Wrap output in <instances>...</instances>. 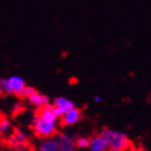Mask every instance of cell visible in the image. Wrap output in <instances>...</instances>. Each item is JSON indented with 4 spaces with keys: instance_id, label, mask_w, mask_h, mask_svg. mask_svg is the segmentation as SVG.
<instances>
[{
    "instance_id": "ffe728a7",
    "label": "cell",
    "mask_w": 151,
    "mask_h": 151,
    "mask_svg": "<svg viewBox=\"0 0 151 151\" xmlns=\"http://www.w3.org/2000/svg\"><path fill=\"white\" fill-rule=\"evenodd\" d=\"M3 94V91H2V86H1V84H0V95Z\"/></svg>"
},
{
    "instance_id": "6da1fadb",
    "label": "cell",
    "mask_w": 151,
    "mask_h": 151,
    "mask_svg": "<svg viewBox=\"0 0 151 151\" xmlns=\"http://www.w3.org/2000/svg\"><path fill=\"white\" fill-rule=\"evenodd\" d=\"M99 135L104 138L108 149H118L124 151H131L133 149L132 142L129 140L125 133L105 127L101 129Z\"/></svg>"
},
{
    "instance_id": "44dd1931",
    "label": "cell",
    "mask_w": 151,
    "mask_h": 151,
    "mask_svg": "<svg viewBox=\"0 0 151 151\" xmlns=\"http://www.w3.org/2000/svg\"><path fill=\"white\" fill-rule=\"evenodd\" d=\"M109 151H124V150H118V149H109Z\"/></svg>"
},
{
    "instance_id": "8992f818",
    "label": "cell",
    "mask_w": 151,
    "mask_h": 151,
    "mask_svg": "<svg viewBox=\"0 0 151 151\" xmlns=\"http://www.w3.org/2000/svg\"><path fill=\"white\" fill-rule=\"evenodd\" d=\"M53 107H54L55 112H56L57 116L60 118L64 113L67 112V111L70 110L71 108L75 107V104H73V101H70L68 98L64 97V96H60V97L55 98Z\"/></svg>"
},
{
    "instance_id": "52a82bcc",
    "label": "cell",
    "mask_w": 151,
    "mask_h": 151,
    "mask_svg": "<svg viewBox=\"0 0 151 151\" xmlns=\"http://www.w3.org/2000/svg\"><path fill=\"white\" fill-rule=\"evenodd\" d=\"M88 149L90 151H107L108 147L105 142L104 138L99 134L93 135L91 138H88Z\"/></svg>"
},
{
    "instance_id": "4fadbf2b",
    "label": "cell",
    "mask_w": 151,
    "mask_h": 151,
    "mask_svg": "<svg viewBox=\"0 0 151 151\" xmlns=\"http://www.w3.org/2000/svg\"><path fill=\"white\" fill-rule=\"evenodd\" d=\"M75 144L77 148L80 149H85L88 147V137H84V136H80V137H77L75 139Z\"/></svg>"
},
{
    "instance_id": "5b68a950",
    "label": "cell",
    "mask_w": 151,
    "mask_h": 151,
    "mask_svg": "<svg viewBox=\"0 0 151 151\" xmlns=\"http://www.w3.org/2000/svg\"><path fill=\"white\" fill-rule=\"evenodd\" d=\"M56 142L60 147V151H77L75 139L67 133H58L56 136Z\"/></svg>"
},
{
    "instance_id": "7a4b0ae2",
    "label": "cell",
    "mask_w": 151,
    "mask_h": 151,
    "mask_svg": "<svg viewBox=\"0 0 151 151\" xmlns=\"http://www.w3.org/2000/svg\"><path fill=\"white\" fill-rule=\"evenodd\" d=\"M32 129L38 138L41 139L50 138L57 134L56 122L43 119L36 112L32 121Z\"/></svg>"
},
{
    "instance_id": "8fae6325",
    "label": "cell",
    "mask_w": 151,
    "mask_h": 151,
    "mask_svg": "<svg viewBox=\"0 0 151 151\" xmlns=\"http://www.w3.org/2000/svg\"><path fill=\"white\" fill-rule=\"evenodd\" d=\"M37 151H60V147H58L56 139L50 137V138L42 139Z\"/></svg>"
},
{
    "instance_id": "d6986e66",
    "label": "cell",
    "mask_w": 151,
    "mask_h": 151,
    "mask_svg": "<svg viewBox=\"0 0 151 151\" xmlns=\"http://www.w3.org/2000/svg\"><path fill=\"white\" fill-rule=\"evenodd\" d=\"M131 151H146V150H145V149H142V148H137V149H134V148H133Z\"/></svg>"
},
{
    "instance_id": "ac0fdd59",
    "label": "cell",
    "mask_w": 151,
    "mask_h": 151,
    "mask_svg": "<svg viewBox=\"0 0 151 151\" xmlns=\"http://www.w3.org/2000/svg\"><path fill=\"white\" fill-rule=\"evenodd\" d=\"M94 101H95V103H101V97L99 96V95H95V96H94Z\"/></svg>"
},
{
    "instance_id": "ba28073f",
    "label": "cell",
    "mask_w": 151,
    "mask_h": 151,
    "mask_svg": "<svg viewBox=\"0 0 151 151\" xmlns=\"http://www.w3.org/2000/svg\"><path fill=\"white\" fill-rule=\"evenodd\" d=\"M36 113L39 114L41 118L50 120V121H53V122H56L57 119H58L56 112L54 110L53 105H51V104H47V105H44V106H42V107L38 108V110L36 111Z\"/></svg>"
},
{
    "instance_id": "7c38bea8",
    "label": "cell",
    "mask_w": 151,
    "mask_h": 151,
    "mask_svg": "<svg viewBox=\"0 0 151 151\" xmlns=\"http://www.w3.org/2000/svg\"><path fill=\"white\" fill-rule=\"evenodd\" d=\"M12 129L11 122H10L9 118L4 114L0 113V135H6L9 134Z\"/></svg>"
},
{
    "instance_id": "277c9868",
    "label": "cell",
    "mask_w": 151,
    "mask_h": 151,
    "mask_svg": "<svg viewBox=\"0 0 151 151\" xmlns=\"http://www.w3.org/2000/svg\"><path fill=\"white\" fill-rule=\"evenodd\" d=\"M81 119H82L81 110L78 109V108L73 107L60 116V124L64 126H71L77 124Z\"/></svg>"
},
{
    "instance_id": "3957f363",
    "label": "cell",
    "mask_w": 151,
    "mask_h": 151,
    "mask_svg": "<svg viewBox=\"0 0 151 151\" xmlns=\"http://www.w3.org/2000/svg\"><path fill=\"white\" fill-rule=\"evenodd\" d=\"M6 145L11 149H16L21 147V146L27 145L29 144V138L27 134H26L23 129H14L13 132L8 136V138L6 139Z\"/></svg>"
},
{
    "instance_id": "9a60e30c",
    "label": "cell",
    "mask_w": 151,
    "mask_h": 151,
    "mask_svg": "<svg viewBox=\"0 0 151 151\" xmlns=\"http://www.w3.org/2000/svg\"><path fill=\"white\" fill-rule=\"evenodd\" d=\"M35 92H36V90L32 88V86H27V85H26L25 88H23L22 91H21V93H19L17 96L21 97V98H27L28 96H30L32 93H35Z\"/></svg>"
},
{
    "instance_id": "5bb4252c",
    "label": "cell",
    "mask_w": 151,
    "mask_h": 151,
    "mask_svg": "<svg viewBox=\"0 0 151 151\" xmlns=\"http://www.w3.org/2000/svg\"><path fill=\"white\" fill-rule=\"evenodd\" d=\"M24 110H25V107H24V105H23L21 101L16 103V104H14V106L12 107V110H11V112H12V116H19V114H21V113H22Z\"/></svg>"
},
{
    "instance_id": "2e32d148",
    "label": "cell",
    "mask_w": 151,
    "mask_h": 151,
    "mask_svg": "<svg viewBox=\"0 0 151 151\" xmlns=\"http://www.w3.org/2000/svg\"><path fill=\"white\" fill-rule=\"evenodd\" d=\"M0 84L2 86V91H3V94H6V95H12V91H11V88L9 86V83H8V79H1L0 80Z\"/></svg>"
},
{
    "instance_id": "e0dca14e",
    "label": "cell",
    "mask_w": 151,
    "mask_h": 151,
    "mask_svg": "<svg viewBox=\"0 0 151 151\" xmlns=\"http://www.w3.org/2000/svg\"><path fill=\"white\" fill-rule=\"evenodd\" d=\"M14 151H35V149H34V147L30 144H27V145L21 146L19 148L14 149Z\"/></svg>"
},
{
    "instance_id": "7402d4cb",
    "label": "cell",
    "mask_w": 151,
    "mask_h": 151,
    "mask_svg": "<svg viewBox=\"0 0 151 151\" xmlns=\"http://www.w3.org/2000/svg\"><path fill=\"white\" fill-rule=\"evenodd\" d=\"M0 151H2V150H1V149H0Z\"/></svg>"
},
{
    "instance_id": "30bf717a",
    "label": "cell",
    "mask_w": 151,
    "mask_h": 151,
    "mask_svg": "<svg viewBox=\"0 0 151 151\" xmlns=\"http://www.w3.org/2000/svg\"><path fill=\"white\" fill-rule=\"evenodd\" d=\"M26 99L29 101V104L34 105V106L37 108H40V107H42V106H44V105L50 104V99H49V97L43 94L38 93L37 91H36L35 93H32V94L30 95V96H28Z\"/></svg>"
},
{
    "instance_id": "9c48e42d",
    "label": "cell",
    "mask_w": 151,
    "mask_h": 151,
    "mask_svg": "<svg viewBox=\"0 0 151 151\" xmlns=\"http://www.w3.org/2000/svg\"><path fill=\"white\" fill-rule=\"evenodd\" d=\"M8 83H9V86L11 88L12 93L15 95H19L21 93V91L26 86L24 79L21 78L19 76H12V77H10L8 79Z\"/></svg>"
}]
</instances>
